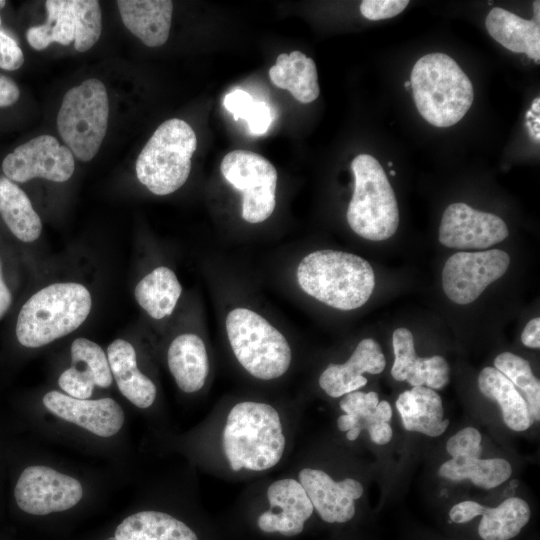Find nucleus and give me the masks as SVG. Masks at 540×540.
<instances>
[{
  "label": "nucleus",
  "instance_id": "nucleus-28",
  "mask_svg": "<svg viewBox=\"0 0 540 540\" xmlns=\"http://www.w3.org/2000/svg\"><path fill=\"white\" fill-rule=\"evenodd\" d=\"M478 388L486 398L499 404L503 421L510 429L525 431L532 425L534 419L520 391L496 368L482 369Z\"/></svg>",
  "mask_w": 540,
  "mask_h": 540
},
{
  "label": "nucleus",
  "instance_id": "nucleus-13",
  "mask_svg": "<svg viewBox=\"0 0 540 540\" xmlns=\"http://www.w3.org/2000/svg\"><path fill=\"white\" fill-rule=\"evenodd\" d=\"M75 169L74 155L51 135L37 136L14 149L2 162L4 176L24 183L34 178L65 182Z\"/></svg>",
  "mask_w": 540,
  "mask_h": 540
},
{
  "label": "nucleus",
  "instance_id": "nucleus-18",
  "mask_svg": "<svg viewBox=\"0 0 540 540\" xmlns=\"http://www.w3.org/2000/svg\"><path fill=\"white\" fill-rule=\"evenodd\" d=\"M530 514L528 503L518 497H510L494 508L467 500L455 504L449 511V517L455 523H467L482 516L478 534L483 540L514 538L528 523Z\"/></svg>",
  "mask_w": 540,
  "mask_h": 540
},
{
  "label": "nucleus",
  "instance_id": "nucleus-11",
  "mask_svg": "<svg viewBox=\"0 0 540 540\" xmlns=\"http://www.w3.org/2000/svg\"><path fill=\"white\" fill-rule=\"evenodd\" d=\"M509 264V255L500 249L457 252L447 259L442 270L443 290L454 303L469 304L501 278Z\"/></svg>",
  "mask_w": 540,
  "mask_h": 540
},
{
  "label": "nucleus",
  "instance_id": "nucleus-39",
  "mask_svg": "<svg viewBox=\"0 0 540 540\" xmlns=\"http://www.w3.org/2000/svg\"><path fill=\"white\" fill-rule=\"evenodd\" d=\"M23 63L24 55L15 39L0 29V68L13 71Z\"/></svg>",
  "mask_w": 540,
  "mask_h": 540
},
{
  "label": "nucleus",
  "instance_id": "nucleus-34",
  "mask_svg": "<svg viewBox=\"0 0 540 540\" xmlns=\"http://www.w3.org/2000/svg\"><path fill=\"white\" fill-rule=\"evenodd\" d=\"M223 104L235 120H245L254 135L265 134L272 122L271 108L265 102L254 101L252 96L243 90H235L225 95Z\"/></svg>",
  "mask_w": 540,
  "mask_h": 540
},
{
  "label": "nucleus",
  "instance_id": "nucleus-32",
  "mask_svg": "<svg viewBox=\"0 0 540 540\" xmlns=\"http://www.w3.org/2000/svg\"><path fill=\"white\" fill-rule=\"evenodd\" d=\"M494 368L506 376L521 391L534 421L540 419V382L529 362L511 352H503L494 359Z\"/></svg>",
  "mask_w": 540,
  "mask_h": 540
},
{
  "label": "nucleus",
  "instance_id": "nucleus-14",
  "mask_svg": "<svg viewBox=\"0 0 540 540\" xmlns=\"http://www.w3.org/2000/svg\"><path fill=\"white\" fill-rule=\"evenodd\" d=\"M508 234V227L499 216L465 203H453L442 215L438 239L448 248L481 250L502 242Z\"/></svg>",
  "mask_w": 540,
  "mask_h": 540
},
{
  "label": "nucleus",
  "instance_id": "nucleus-40",
  "mask_svg": "<svg viewBox=\"0 0 540 540\" xmlns=\"http://www.w3.org/2000/svg\"><path fill=\"white\" fill-rule=\"evenodd\" d=\"M20 97L17 84L9 77L0 74V107L11 106Z\"/></svg>",
  "mask_w": 540,
  "mask_h": 540
},
{
  "label": "nucleus",
  "instance_id": "nucleus-25",
  "mask_svg": "<svg viewBox=\"0 0 540 540\" xmlns=\"http://www.w3.org/2000/svg\"><path fill=\"white\" fill-rule=\"evenodd\" d=\"M485 25L490 36L504 48L524 53L535 63L540 60V24L500 7L492 8Z\"/></svg>",
  "mask_w": 540,
  "mask_h": 540
},
{
  "label": "nucleus",
  "instance_id": "nucleus-7",
  "mask_svg": "<svg viewBox=\"0 0 540 540\" xmlns=\"http://www.w3.org/2000/svg\"><path fill=\"white\" fill-rule=\"evenodd\" d=\"M227 336L242 367L261 380L287 372L292 352L283 334L265 318L246 308H236L226 318Z\"/></svg>",
  "mask_w": 540,
  "mask_h": 540
},
{
  "label": "nucleus",
  "instance_id": "nucleus-29",
  "mask_svg": "<svg viewBox=\"0 0 540 540\" xmlns=\"http://www.w3.org/2000/svg\"><path fill=\"white\" fill-rule=\"evenodd\" d=\"M0 215L11 233L22 242H33L41 234L42 222L29 197L5 176H0Z\"/></svg>",
  "mask_w": 540,
  "mask_h": 540
},
{
  "label": "nucleus",
  "instance_id": "nucleus-27",
  "mask_svg": "<svg viewBox=\"0 0 540 540\" xmlns=\"http://www.w3.org/2000/svg\"><path fill=\"white\" fill-rule=\"evenodd\" d=\"M269 77L275 86L288 90L301 103H311L319 96L316 64L300 51L281 53L270 67Z\"/></svg>",
  "mask_w": 540,
  "mask_h": 540
},
{
  "label": "nucleus",
  "instance_id": "nucleus-49",
  "mask_svg": "<svg viewBox=\"0 0 540 540\" xmlns=\"http://www.w3.org/2000/svg\"><path fill=\"white\" fill-rule=\"evenodd\" d=\"M533 113L539 115V112H540V99L539 97H537L536 99H534V101L532 102V105H531V109H530Z\"/></svg>",
  "mask_w": 540,
  "mask_h": 540
},
{
  "label": "nucleus",
  "instance_id": "nucleus-33",
  "mask_svg": "<svg viewBox=\"0 0 540 540\" xmlns=\"http://www.w3.org/2000/svg\"><path fill=\"white\" fill-rule=\"evenodd\" d=\"M72 366L86 373L96 386L108 388L113 376L106 353L94 341L77 338L71 344Z\"/></svg>",
  "mask_w": 540,
  "mask_h": 540
},
{
  "label": "nucleus",
  "instance_id": "nucleus-10",
  "mask_svg": "<svg viewBox=\"0 0 540 540\" xmlns=\"http://www.w3.org/2000/svg\"><path fill=\"white\" fill-rule=\"evenodd\" d=\"M224 178L243 193L242 217L260 223L270 217L276 205L277 171L265 157L247 150H234L221 162Z\"/></svg>",
  "mask_w": 540,
  "mask_h": 540
},
{
  "label": "nucleus",
  "instance_id": "nucleus-41",
  "mask_svg": "<svg viewBox=\"0 0 540 540\" xmlns=\"http://www.w3.org/2000/svg\"><path fill=\"white\" fill-rule=\"evenodd\" d=\"M522 343L529 348L539 349L540 347V318L531 319L525 326L521 334Z\"/></svg>",
  "mask_w": 540,
  "mask_h": 540
},
{
  "label": "nucleus",
  "instance_id": "nucleus-46",
  "mask_svg": "<svg viewBox=\"0 0 540 540\" xmlns=\"http://www.w3.org/2000/svg\"><path fill=\"white\" fill-rule=\"evenodd\" d=\"M361 431L362 430L359 426H354L346 432V438L350 441H354L359 437Z\"/></svg>",
  "mask_w": 540,
  "mask_h": 540
},
{
  "label": "nucleus",
  "instance_id": "nucleus-26",
  "mask_svg": "<svg viewBox=\"0 0 540 540\" xmlns=\"http://www.w3.org/2000/svg\"><path fill=\"white\" fill-rule=\"evenodd\" d=\"M116 540H198L183 521L161 511L147 510L131 514L116 527Z\"/></svg>",
  "mask_w": 540,
  "mask_h": 540
},
{
  "label": "nucleus",
  "instance_id": "nucleus-47",
  "mask_svg": "<svg viewBox=\"0 0 540 540\" xmlns=\"http://www.w3.org/2000/svg\"><path fill=\"white\" fill-rule=\"evenodd\" d=\"M526 126L528 128V133H529L530 137L533 139V141L539 143L540 136L536 135L530 120H527Z\"/></svg>",
  "mask_w": 540,
  "mask_h": 540
},
{
  "label": "nucleus",
  "instance_id": "nucleus-45",
  "mask_svg": "<svg viewBox=\"0 0 540 540\" xmlns=\"http://www.w3.org/2000/svg\"><path fill=\"white\" fill-rule=\"evenodd\" d=\"M357 426V420L348 414H343L337 419V427L340 431H348Z\"/></svg>",
  "mask_w": 540,
  "mask_h": 540
},
{
  "label": "nucleus",
  "instance_id": "nucleus-1",
  "mask_svg": "<svg viewBox=\"0 0 540 540\" xmlns=\"http://www.w3.org/2000/svg\"><path fill=\"white\" fill-rule=\"evenodd\" d=\"M286 437L278 411L256 401L235 404L222 431V448L233 471H265L276 466L285 451Z\"/></svg>",
  "mask_w": 540,
  "mask_h": 540
},
{
  "label": "nucleus",
  "instance_id": "nucleus-3",
  "mask_svg": "<svg viewBox=\"0 0 540 540\" xmlns=\"http://www.w3.org/2000/svg\"><path fill=\"white\" fill-rule=\"evenodd\" d=\"M410 86L415 106L436 127L458 123L470 109L473 86L456 61L444 53H430L414 64Z\"/></svg>",
  "mask_w": 540,
  "mask_h": 540
},
{
  "label": "nucleus",
  "instance_id": "nucleus-12",
  "mask_svg": "<svg viewBox=\"0 0 540 540\" xmlns=\"http://www.w3.org/2000/svg\"><path fill=\"white\" fill-rule=\"evenodd\" d=\"M14 496L22 511L44 516L76 506L83 497V487L74 477L48 466L32 465L19 476Z\"/></svg>",
  "mask_w": 540,
  "mask_h": 540
},
{
  "label": "nucleus",
  "instance_id": "nucleus-35",
  "mask_svg": "<svg viewBox=\"0 0 540 540\" xmlns=\"http://www.w3.org/2000/svg\"><path fill=\"white\" fill-rule=\"evenodd\" d=\"M378 403L379 397L374 391L368 393L353 391L344 395L340 401V408L344 414L355 418L357 426L363 430L370 422Z\"/></svg>",
  "mask_w": 540,
  "mask_h": 540
},
{
  "label": "nucleus",
  "instance_id": "nucleus-38",
  "mask_svg": "<svg viewBox=\"0 0 540 540\" xmlns=\"http://www.w3.org/2000/svg\"><path fill=\"white\" fill-rule=\"evenodd\" d=\"M408 4V0H363L360 12L366 19L377 21L399 15Z\"/></svg>",
  "mask_w": 540,
  "mask_h": 540
},
{
  "label": "nucleus",
  "instance_id": "nucleus-23",
  "mask_svg": "<svg viewBox=\"0 0 540 540\" xmlns=\"http://www.w3.org/2000/svg\"><path fill=\"white\" fill-rule=\"evenodd\" d=\"M396 408L404 428L408 431L438 437L449 425V420L444 419L440 395L425 386L413 387L402 392L396 400Z\"/></svg>",
  "mask_w": 540,
  "mask_h": 540
},
{
  "label": "nucleus",
  "instance_id": "nucleus-15",
  "mask_svg": "<svg viewBox=\"0 0 540 540\" xmlns=\"http://www.w3.org/2000/svg\"><path fill=\"white\" fill-rule=\"evenodd\" d=\"M42 402L55 416L103 438L117 434L125 421L122 407L112 398L77 399L53 390Z\"/></svg>",
  "mask_w": 540,
  "mask_h": 540
},
{
  "label": "nucleus",
  "instance_id": "nucleus-9",
  "mask_svg": "<svg viewBox=\"0 0 540 540\" xmlns=\"http://www.w3.org/2000/svg\"><path fill=\"white\" fill-rule=\"evenodd\" d=\"M47 20L30 27L26 39L35 50H43L53 42L69 45L79 52L89 50L102 30L100 4L96 0H47Z\"/></svg>",
  "mask_w": 540,
  "mask_h": 540
},
{
  "label": "nucleus",
  "instance_id": "nucleus-48",
  "mask_svg": "<svg viewBox=\"0 0 540 540\" xmlns=\"http://www.w3.org/2000/svg\"><path fill=\"white\" fill-rule=\"evenodd\" d=\"M533 9H534V15H535V19L533 20L540 24V2L539 1H534Z\"/></svg>",
  "mask_w": 540,
  "mask_h": 540
},
{
  "label": "nucleus",
  "instance_id": "nucleus-37",
  "mask_svg": "<svg viewBox=\"0 0 540 540\" xmlns=\"http://www.w3.org/2000/svg\"><path fill=\"white\" fill-rule=\"evenodd\" d=\"M58 385L66 395L77 399H89L95 386L89 376L73 366L61 373Z\"/></svg>",
  "mask_w": 540,
  "mask_h": 540
},
{
  "label": "nucleus",
  "instance_id": "nucleus-54",
  "mask_svg": "<svg viewBox=\"0 0 540 540\" xmlns=\"http://www.w3.org/2000/svg\"><path fill=\"white\" fill-rule=\"evenodd\" d=\"M393 164L391 162L388 163V166H392Z\"/></svg>",
  "mask_w": 540,
  "mask_h": 540
},
{
  "label": "nucleus",
  "instance_id": "nucleus-50",
  "mask_svg": "<svg viewBox=\"0 0 540 540\" xmlns=\"http://www.w3.org/2000/svg\"><path fill=\"white\" fill-rule=\"evenodd\" d=\"M6 4V1L4 0H0V9L3 8ZM1 23H2V18H1V15H0V26H1Z\"/></svg>",
  "mask_w": 540,
  "mask_h": 540
},
{
  "label": "nucleus",
  "instance_id": "nucleus-44",
  "mask_svg": "<svg viewBox=\"0 0 540 540\" xmlns=\"http://www.w3.org/2000/svg\"><path fill=\"white\" fill-rule=\"evenodd\" d=\"M391 417H392V410H391L390 404L385 400L379 401L375 409V418H376L375 423L389 422Z\"/></svg>",
  "mask_w": 540,
  "mask_h": 540
},
{
  "label": "nucleus",
  "instance_id": "nucleus-4",
  "mask_svg": "<svg viewBox=\"0 0 540 540\" xmlns=\"http://www.w3.org/2000/svg\"><path fill=\"white\" fill-rule=\"evenodd\" d=\"M92 307L89 290L80 283L50 284L34 293L22 306L16 337L24 347L38 348L76 330Z\"/></svg>",
  "mask_w": 540,
  "mask_h": 540
},
{
  "label": "nucleus",
  "instance_id": "nucleus-36",
  "mask_svg": "<svg viewBox=\"0 0 540 540\" xmlns=\"http://www.w3.org/2000/svg\"><path fill=\"white\" fill-rule=\"evenodd\" d=\"M446 450L452 458H480L482 453L481 434L473 427L461 429L448 439Z\"/></svg>",
  "mask_w": 540,
  "mask_h": 540
},
{
  "label": "nucleus",
  "instance_id": "nucleus-16",
  "mask_svg": "<svg viewBox=\"0 0 540 540\" xmlns=\"http://www.w3.org/2000/svg\"><path fill=\"white\" fill-rule=\"evenodd\" d=\"M298 481L306 491L313 508L327 523H344L355 515L356 499L363 494L362 484L345 478L334 481L326 472L304 468L298 474Z\"/></svg>",
  "mask_w": 540,
  "mask_h": 540
},
{
  "label": "nucleus",
  "instance_id": "nucleus-53",
  "mask_svg": "<svg viewBox=\"0 0 540 540\" xmlns=\"http://www.w3.org/2000/svg\"><path fill=\"white\" fill-rule=\"evenodd\" d=\"M390 174H391V176H395V171L391 170Z\"/></svg>",
  "mask_w": 540,
  "mask_h": 540
},
{
  "label": "nucleus",
  "instance_id": "nucleus-51",
  "mask_svg": "<svg viewBox=\"0 0 540 540\" xmlns=\"http://www.w3.org/2000/svg\"><path fill=\"white\" fill-rule=\"evenodd\" d=\"M405 87H406V88H409V87H410V82H409V81H406V82H405Z\"/></svg>",
  "mask_w": 540,
  "mask_h": 540
},
{
  "label": "nucleus",
  "instance_id": "nucleus-43",
  "mask_svg": "<svg viewBox=\"0 0 540 540\" xmlns=\"http://www.w3.org/2000/svg\"><path fill=\"white\" fill-rule=\"evenodd\" d=\"M11 303H12V295L3 279L2 263L0 259V319L8 311Z\"/></svg>",
  "mask_w": 540,
  "mask_h": 540
},
{
  "label": "nucleus",
  "instance_id": "nucleus-21",
  "mask_svg": "<svg viewBox=\"0 0 540 540\" xmlns=\"http://www.w3.org/2000/svg\"><path fill=\"white\" fill-rule=\"evenodd\" d=\"M122 22L148 47L163 45L169 37L173 2L170 0H118Z\"/></svg>",
  "mask_w": 540,
  "mask_h": 540
},
{
  "label": "nucleus",
  "instance_id": "nucleus-5",
  "mask_svg": "<svg viewBox=\"0 0 540 540\" xmlns=\"http://www.w3.org/2000/svg\"><path fill=\"white\" fill-rule=\"evenodd\" d=\"M351 169L355 186L346 214L350 228L371 241L392 237L399 226V209L381 164L369 154H359Z\"/></svg>",
  "mask_w": 540,
  "mask_h": 540
},
{
  "label": "nucleus",
  "instance_id": "nucleus-8",
  "mask_svg": "<svg viewBox=\"0 0 540 540\" xmlns=\"http://www.w3.org/2000/svg\"><path fill=\"white\" fill-rule=\"evenodd\" d=\"M109 101L103 82L89 78L69 89L58 115V132L77 159L94 158L106 135Z\"/></svg>",
  "mask_w": 540,
  "mask_h": 540
},
{
  "label": "nucleus",
  "instance_id": "nucleus-30",
  "mask_svg": "<svg viewBox=\"0 0 540 540\" xmlns=\"http://www.w3.org/2000/svg\"><path fill=\"white\" fill-rule=\"evenodd\" d=\"M181 292L175 273L168 267L160 266L138 282L134 296L150 317L159 320L173 312Z\"/></svg>",
  "mask_w": 540,
  "mask_h": 540
},
{
  "label": "nucleus",
  "instance_id": "nucleus-6",
  "mask_svg": "<svg viewBox=\"0 0 540 540\" xmlns=\"http://www.w3.org/2000/svg\"><path fill=\"white\" fill-rule=\"evenodd\" d=\"M196 148V134L187 122L178 118L163 122L137 158L139 182L155 195L175 192L189 177Z\"/></svg>",
  "mask_w": 540,
  "mask_h": 540
},
{
  "label": "nucleus",
  "instance_id": "nucleus-20",
  "mask_svg": "<svg viewBox=\"0 0 540 540\" xmlns=\"http://www.w3.org/2000/svg\"><path fill=\"white\" fill-rule=\"evenodd\" d=\"M386 366V359L377 341L361 340L351 357L343 364H330L319 377V385L333 398L357 391L366 385L363 373L379 374Z\"/></svg>",
  "mask_w": 540,
  "mask_h": 540
},
{
  "label": "nucleus",
  "instance_id": "nucleus-24",
  "mask_svg": "<svg viewBox=\"0 0 540 540\" xmlns=\"http://www.w3.org/2000/svg\"><path fill=\"white\" fill-rule=\"evenodd\" d=\"M169 370L177 386L186 393L199 391L209 373V360L203 340L196 334L177 336L167 353Z\"/></svg>",
  "mask_w": 540,
  "mask_h": 540
},
{
  "label": "nucleus",
  "instance_id": "nucleus-17",
  "mask_svg": "<svg viewBox=\"0 0 540 540\" xmlns=\"http://www.w3.org/2000/svg\"><path fill=\"white\" fill-rule=\"evenodd\" d=\"M267 498L271 508L259 516V528L284 536L301 533L314 508L299 481L283 478L272 482L267 489Z\"/></svg>",
  "mask_w": 540,
  "mask_h": 540
},
{
  "label": "nucleus",
  "instance_id": "nucleus-22",
  "mask_svg": "<svg viewBox=\"0 0 540 540\" xmlns=\"http://www.w3.org/2000/svg\"><path fill=\"white\" fill-rule=\"evenodd\" d=\"M106 355L121 394L136 407H150L156 398V386L138 369L132 344L116 339L108 346Z\"/></svg>",
  "mask_w": 540,
  "mask_h": 540
},
{
  "label": "nucleus",
  "instance_id": "nucleus-52",
  "mask_svg": "<svg viewBox=\"0 0 540 540\" xmlns=\"http://www.w3.org/2000/svg\"><path fill=\"white\" fill-rule=\"evenodd\" d=\"M105 540H116V538L113 536V537H108Z\"/></svg>",
  "mask_w": 540,
  "mask_h": 540
},
{
  "label": "nucleus",
  "instance_id": "nucleus-31",
  "mask_svg": "<svg viewBox=\"0 0 540 540\" xmlns=\"http://www.w3.org/2000/svg\"><path fill=\"white\" fill-rule=\"evenodd\" d=\"M438 474L451 481L469 479L480 488L493 489L509 479L512 467L502 458L456 457L444 462Z\"/></svg>",
  "mask_w": 540,
  "mask_h": 540
},
{
  "label": "nucleus",
  "instance_id": "nucleus-42",
  "mask_svg": "<svg viewBox=\"0 0 540 540\" xmlns=\"http://www.w3.org/2000/svg\"><path fill=\"white\" fill-rule=\"evenodd\" d=\"M367 430L370 439L378 445H385L392 439L393 431L388 422L374 423Z\"/></svg>",
  "mask_w": 540,
  "mask_h": 540
},
{
  "label": "nucleus",
  "instance_id": "nucleus-19",
  "mask_svg": "<svg viewBox=\"0 0 540 540\" xmlns=\"http://www.w3.org/2000/svg\"><path fill=\"white\" fill-rule=\"evenodd\" d=\"M394 363L391 375L397 381H407L413 387L424 386L436 390L449 381V365L442 356L421 358L416 355L414 337L401 327L392 335Z\"/></svg>",
  "mask_w": 540,
  "mask_h": 540
},
{
  "label": "nucleus",
  "instance_id": "nucleus-2",
  "mask_svg": "<svg viewBox=\"0 0 540 540\" xmlns=\"http://www.w3.org/2000/svg\"><path fill=\"white\" fill-rule=\"evenodd\" d=\"M297 280L308 295L345 311L364 305L375 287V274L367 260L336 250L306 255L298 265Z\"/></svg>",
  "mask_w": 540,
  "mask_h": 540
}]
</instances>
